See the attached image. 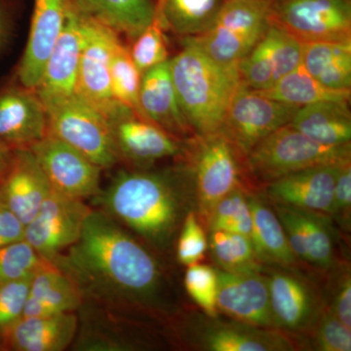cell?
<instances>
[{
    "instance_id": "6da1fadb",
    "label": "cell",
    "mask_w": 351,
    "mask_h": 351,
    "mask_svg": "<svg viewBox=\"0 0 351 351\" xmlns=\"http://www.w3.org/2000/svg\"><path fill=\"white\" fill-rule=\"evenodd\" d=\"M52 263L75 282L84 301L141 313L166 311L160 265L101 209H92L80 239Z\"/></svg>"
},
{
    "instance_id": "7a4b0ae2",
    "label": "cell",
    "mask_w": 351,
    "mask_h": 351,
    "mask_svg": "<svg viewBox=\"0 0 351 351\" xmlns=\"http://www.w3.org/2000/svg\"><path fill=\"white\" fill-rule=\"evenodd\" d=\"M101 211L157 248H167L195 202L186 164L161 171L121 170L95 196Z\"/></svg>"
},
{
    "instance_id": "3957f363",
    "label": "cell",
    "mask_w": 351,
    "mask_h": 351,
    "mask_svg": "<svg viewBox=\"0 0 351 351\" xmlns=\"http://www.w3.org/2000/svg\"><path fill=\"white\" fill-rule=\"evenodd\" d=\"M169 64L180 108L191 132L195 136L218 133L241 84L237 64L217 63L186 43Z\"/></svg>"
},
{
    "instance_id": "277c9868",
    "label": "cell",
    "mask_w": 351,
    "mask_h": 351,
    "mask_svg": "<svg viewBox=\"0 0 351 351\" xmlns=\"http://www.w3.org/2000/svg\"><path fill=\"white\" fill-rule=\"evenodd\" d=\"M351 160L350 144L329 147L318 144L290 123L258 142L244 159L249 174L269 184L299 171Z\"/></svg>"
},
{
    "instance_id": "5b68a950",
    "label": "cell",
    "mask_w": 351,
    "mask_h": 351,
    "mask_svg": "<svg viewBox=\"0 0 351 351\" xmlns=\"http://www.w3.org/2000/svg\"><path fill=\"white\" fill-rule=\"evenodd\" d=\"M274 0H226L206 32L182 38L217 63L235 66L260 41L271 24Z\"/></svg>"
},
{
    "instance_id": "8992f818",
    "label": "cell",
    "mask_w": 351,
    "mask_h": 351,
    "mask_svg": "<svg viewBox=\"0 0 351 351\" xmlns=\"http://www.w3.org/2000/svg\"><path fill=\"white\" fill-rule=\"evenodd\" d=\"M193 176L196 214L207 228L215 206L242 182L244 158L219 132L195 136L184 147Z\"/></svg>"
},
{
    "instance_id": "52a82bcc",
    "label": "cell",
    "mask_w": 351,
    "mask_h": 351,
    "mask_svg": "<svg viewBox=\"0 0 351 351\" xmlns=\"http://www.w3.org/2000/svg\"><path fill=\"white\" fill-rule=\"evenodd\" d=\"M48 134L63 141L101 167L119 162L112 124L78 94L44 101Z\"/></svg>"
},
{
    "instance_id": "ba28073f",
    "label": "cell",
    "mask_w": 351,
    "mask_h": 351,
    "mask_svg": "<svg viewBox=\"0 0 351 351\" xmlns=\"http://www.w3.org/2000/svg\"><path fill=\"white\" fill-rule=\"evenodd\" d=\"M299 108L272 100L241 82L228 105L219 132L245 159L263 138L290 123Z\"/></svg>"
},
{
    "instance_id": "9c48e42d",
    "label": "cell",
    "mask_w": 351,
    "mask_h": 351,
    "mask_svg": "<svg viewBox=\"0 0 351 351\" xmlns=\"http://www.w3.org/2000/svg\"><path fill=\"white\" fill-rule=\"evenodd\" d=\"M80 16L84 39L76 94L112 121L124 113L133 112L114 100L110 87V61L115 45L120 41L119 34L107 25Z\"/></svg>"
},
{
    "instance_id": "30bf717a",
    "label": "cell",
    "mask_w": 351,
    "mask_h": 351,
    "mask_svg": "<svg viewBox=\"0 0 351 351\" xmlns=\"http://www.w3.org/2000/svg\"><path fill=\"white\" fill-rule=\"evenodd\" d=\"M271 21L302 43L351 41V0H274Z\"/></svg>"
},
{
    "instance_id": "8fae6325",
    "label": "cell",
    "mask_w": 351,
    "mask_h": 351,
    "mask_svg": "<svg viewBox=\"0 0 351 351\" xmlns=\"http://www.w3.org/2000/svg\"><path fill=\"white\" fill-rule=\"evenodd\" d=\"M91 211L84 201L52 189L38 214L25 226V239L41 257L52 262L77 241Z\"/></svg>"
},
{
    "instance_id": "7c38bea8",
    "label": "cell",
    "mask_w": 351,
    "mask_h": 351,
    "mask_svg": "<svg viewBox=\"0 0 351 351\" xmlns=\"http://www.w3.org/2000/svg\"><path fill=\"white\" fill-rule=\"evenodd\" d=\"M29 149L53 191L80 200L100 193L103 169L63 141L47 134Z\"/></svg>"
},
{
    "instance_id": "4fadbf2b",
    "label": "cell",
    "mask_w": 351,
    "mask_h": 351,
    "mask_svg": "<svg viewBox=\"0 0 351 351\" xmlns=\"http://www.w3.org/2000/svg\"><path fill=\"white\" fill-rule=\"evenodd\" d=\"M293 269L280 267L267 277L274 328L295 336L313 332L325 306L315 286Z\"/></svg>"
},
{
    "instance_id": "5bb4252c",
    "label": "cell",
    "mask_w": 351,
    "mask_h": 351,
    "mask_svg": "<svg viewBox=\"0 0 351 351\" xmlns=\"http://www.w3.org/2000/svg\"><path fill=\"white\" fill-rule=\"evenodd\" d=\"M302 43L272 22L253 49L237 64L240 80L253 90L269 89L302 64Z\"/></svg>"
},
{
    "instance_id": "9a60e30c",
    "label": "cell",
    "mask_w": 351,
    "mask_h": 351,
    "mask_svg": "<svg viewBox=\"0 0 351 351\" xmlns=\"http://www.w3.org/2000/svg\"><path fill=\"white\" fill-rule=\"evenodd\" d=\"M218 272V311L253 326L276 329L267 276L258 272Z\"/></svg>"
},
{
    "instance_id": "2e32d148",
    "label": "cell",
    "mask_w": 351,
    "mask_h": 351,
    "mask_svg": "<svg viewBox=\"0 0 351 351\" xmlns=\"http://www.w3.org/2000/svg\"><path fill=\"white\" fill-rule=\"evenodd\" d=\"M71 8L69 0H34L29 38L16 71L17 83L22 86L34 90L38 87Z\"/></svg>"
},
{
    "instance_id": "e0dca14e",
    "label": "cell",
    "mask_w": 351,
    "mask_h": 351,
    "mask_svg": "<svg viewBox=\"0 0 351 351\" xmlns=\"http://www.w3.org/2000/svg\"><path fill=\"white\" fill-rule=\"evenodd\" d=\"M119 160L147 167L184 154L186 145L154 122L129 112L110 121Z\"/></svg>"
},
{
    "instance_id": "ac0fdd59",
    "label": "cell",
    "mask_w": 351,
    "mask_h": 351,
    "mask_svg": "<svg viewBox=\"0 0 351 351\" xmlns=\"http://www.w3.org/2000/svg\"><path fill=\"white\" fill-rule=\"evenodd\" d=\"M47 134V113L36 90L19 83L0 89V143L29 149Z\"/></svg>"
},
{
    "instance_id": "d6986e66",
    "label": "cell",
    "mask_w": 351,
    "mask_h": 351,
    "mask_svg": "<svg viewBox=\"0 0 351 351\" xmlns=\"http://www.w3.org/2000/svg\"><path fill=\"white\" fill-rule=\"evenodd\" d=\"M196 329L195 345L208 351H294L299 350L293 336L276 329H267L235 321L205 320Z\"/></svg>"
},
{
    "instance_id": "ffe728a7",
    "label": "cell",
    "mask_w": 351,
    "mask_h": 351,
    "mask_svg": "<svg viewBox=\"0 0 351 351\" xmlns=\"http://www.w3.org/2000/svg\"><path fill=\"white\" fill-rule=\"evenodd\" d=\"M343 163L317 166L284 176L267 184L265 195L276 204L331 217L335 184Z\"/></svg>"
},
{
    "instance_id": "44dd1931",
    "label": "cell",
    "mask_w": 351,
    "mask_h": 351,
    "mask_svg": "<svg viewBox=\"0 0 351 351\" xmlns=\"http://www.w3.org/2000/svg\"><path fill=\"white\" fill-rule=\"evenodd\" d=\"M83 39L82 17L71 8L63 32L46 62L43 76L36 88L43 103L76 93Z\"/></svg>"
},
{
    "instance_id": "7402d4cb",
    "label": "cell",
    "mask_w": 351,
    "mask_h": 351,
    "mask_svg": "<svg viewBox=\"0 0 351 351\" xmlns=\"http://www.w3.org/2000/svg\"><path fill=\"white\" fill-rule=\"evenodd\" d=\"M52 191L29 149L15 151L12 166L0 184V200L27 226Z\"/></svg>"
},
{
    "instance_id": "603a6c76",
    "label": "cell",
    "mask_w": 351,
    "mask_h": 351,
    "mask_svg": "<svg viewBox=\"0 0 351 351\" xmlns=\"http://www.w3.org/2000/svg\"><path fill=\"white\" fill-rule=\"evenodd\" d=\"M78 329L75 313L22 317L0 339V346L14 351H63L73 343Z\"/></svg>"
},
{
    "instance_id": "cb8c5ba5",
    "label": "cell",
    "mask_w": 351,
    "mask_h": 351,
    "mask_svg": "<svg viewBox=\"0 0 351 351\" xmlns=\"http://www.w3.org/2000/svg\"><path fill=\"white\" fill-rule=\"evenodd\" d=\"M169 60L143 73L138 101L144 119L181 138L193 132L180 108Z\"/></svg>"
},
{
    "instance_id": "d4e9b609",
    "label": "cell",
    "mask_w": 351,
    "mask_h": 351,
    "mask_svg": "<svg viewBox=\"0 0 351 351\" xmlns=\"http://www.w3.org/2000/svg\"><path fill=\"white\" fill-rule=\"evenodd\" d=\"M80 289L52 262L46 261L32 276L23 317H44L80 308Z\"/></svg>"
},
{
    "instance_id": "484cf974",
    "label": "cell",
    "mask_w": 351,
    "mask_h": 351,
    "mask_svg": "<svg viewBox=\"0 0 351 351\" xmlns=\"http://www.w3.org/2000/svg\"><path fill=\"white\" fill-rule=\"evenodd\" d=\"M248 201L252 215L251 241L258 260L262 263L294 269L299 260L289 244L274 208L263 195L250 191Z\"/></svg>"
},
{
    "instance_id": "4316f807",
    "label": "cell",
    "mask_w": 351,
    "mask_h": 351,
    "mask_svg": "<svg viewBox=\"0 0 351 351\" xmlns=\"http://www.w3.org/2000/svg\"><path fill=\"white\" fill-rule=\"evenodd\" d=\"M76 12L127 38H137L156 19L152 0H69Z\"/></svg>"
},
{
    "instance_id": "83f0119b",
    "label": "cell",
    "mask_w": 351,
    "mask_h": 351,
    "mask_svg": "<svg viewBox=\"0 0 351 351\" xmlns=\"http://www.w3.org/2000/svg\"><path fill=\"white\" fill-rule=\"evenodd\" d=\"M291 125L320 145L350 144V101H323L300 108Z\"/></svg>"
},
{
    "instance_id": "f1b7e54d",
    "label": "cell",
    "mask_w": 351,
    "mask_h": 351,
    "mask_svg": "<svg viewBox=\"0 0 351 351\" xmlns=\"http://www.w3.org/2000/svg\"><path fill=\"white\" fill-rule=\"evenodd\" d=\"M226 0H159L156 20L164 31L193 38L213 24Z\"/></svg>"
},
{
    "instance_id": "f546056e",
    "label": "cell",
    "mask_w": 351,
    "mask_h": 351,
    "mask_svg": "<svg viewBox=\"0 0 351 351\" xmlns=\"http://www.w3.org/2000/svg\"><path fill=\"white\" fill-rule=\"evenodd\" d=\"M258 92L272 100L300 108L323 101H350L351 95V90H335L321 84L302 64L269 89Z\"/></svg>"
},
{
    "instance_id": "4dcf8cb0",
    "label": "cell",
    "mask_w": 351,
    "mask_h": 351,
    "mask_svg": "<svg viewBox=\"0 0 351 351\" xmlns=\"http://www.w3.org/2000/svg\"><path fill=\"white\" fill-rule=\"evenodd\" d=\"M306 249V262L316 269L331 270L337 267L335 232L329 215L295 208Z\"/></svg>"
},
{
    "instance_id": "1f68e13d",
    "label": "cell",
    "mask_w": 351,
    "mask_h": 351,
    "mask_svg": "<svg viewBox=\"0 0 351 351\" xmlns=\"http://www.w3.org/2000/svg\"><path fill=\"white\" fill-rule=\"evenodd\" d=\"M208 248L219 269L230 272H258L263 263L258 260L249 237L228 230H209Z\"/></svg>"
},
{
    "instance_id": "d6a6232c",
    "label": "cell",
    "mask_w": 351,
    "mask_h": 351,
    "mask_svg": "<svg viewBox=\"0 0 351 351\" xmlns=\"http://www.w3.org/2000/svg\"><path fill=\"white\" fill-rule=\"evenodd\" d=\"M110 73V87L114 100L143 117L138 101L142 73L134 64L129 48L121 40L113 50Z\"/></svg>"
},
{
    "instance_id": "836d02e7",
    "label": "cell",
    "mask_w": 351,
    "mask_h": 351,
    "mask_svg": "<svg viewBox=\"0 0 351 351\" xmlns=\"http://www.w3.org/2000/svg\"><path fill=\"white\" fill-rule=\"evenodd\" d=\"M248 193L246 186H240L221 198L212 212L208 230H228L251 239L252 215Z\"/></svg>"
},
{
    "instance_id": "e575fe53",
    "label": "cell",
    "mask_w": 351,
    "mask_h": 351,
    "mask_svg": "<svg viewBox=\"0 0 351 351\" xmlns=\"http://www.w3.org/2000/svg\"><path fill=\"white\" fill-rule=\"evenodd\" d=\"M25 239L0 248V282L32 278L46 262Z\"/></svg>"
},
{
    "instance_id": "d590c367",
    "label": "cell",
    "mask_w": 351,
    "mask_h": 351,
    "mask_svg": "<svg viewBox=\"0 0 351 351\" xmlns=\"http://www.w3.org/2000/svg\"><path fill=\"white\" fill-rule=\"evenodd\" d=\"M163 27L156 19L133 39L130 51L132 60L141 73L149 71L169 60Z\"/></svg>"
},
{
    "instance_id": "8d00e7d4",
    "label": "cell",
    "mask_w": 351,
    "mask_h": 351,
    "mask_svg": "<svg viewBox=\"0 0 351 351\" xmlns=\"http://www.w3.org/2000/svg\"><path fill=\"white\" fill-rule=\"evenodd\" d=\"M184 287L189 297L210 318L218 316L217 292L218 272L207 265H189L184 274Z\"/></svg>"
},
{
    "instance_id": "74e56055",
    "label": "cell",
    "mask_w": 351,
    "mask_h": 351,
    "mask_svg": "<svg viewBox=\"0 0 351 351\" xmlns=\"http://www.w3.org/2000/svg\"><path fill=\"white\" fill-rule=\"evenodd\" d=\"M208 239L204 226L195 210L191 209L184 217L177 241V258L180 263L189 265L198 263L204 258Z\"/></svg>"
},
{
    "instance_id": "f35d334b",
    "label": "cell",
    "mask_w": 351,
    "mask_h": 351,
    "mask_svg": "<svg viewBox=\"0 0 351 351\" xmlns=\"http://www.w3.org/2000/svg\"><path fill=\"white\" fill-rule=\"evenodd\" d=\"M313 348L318 351H350V328L325 307L313 330Z\"/></svg>"
},
{
    "instance_id": "ab89813d",
    "label": "cell",
    "mask_w": 351,
    "mask_h": 351,
    "mask_svg": "<svg viewBox=\"0 0 351 351\" xmlns=\"http://www.w3.org/2000/svg\"><path fill=\"white\" fill-rule=\"evenodd\" d=\"M31 279L0 282V339L23 317Z\"/></svg>"
},
{
    "instance_id": "60d3db41",
    "label": "cell",
    "mask_w": 351,
    "mask_h": 351,
    "mask_svg": "<svg viewBox=\"0 0 351 351\" xmlns=\"http://www.w3.org/2000/svg\"><path fill=\"white\" fill-rule=\"evenodd\" d=\"M351 211V160L346 161L339 168L334 195L331 218H335L346 230L350 228Z\"/></svg>"
},
{
    "instance_id": "b9f144b4",
    "label": "cell",
    "mask_w": 351,
    "mask_h": 351,
    "mask_svg": "<svg viewBox=\"0 0 351 351\" xmlns=\"http://www.w3.org/2000/svg\"><path fill=\"white\" fill-rule=\"evenodd\" d=\"M330 311L343 325L351 328V278L350 270H345L332 290Z\"/></svg>"
},
{
    "instance_id": "7bdbcfd3",
    "label": "cell",
    "mask_w": 351,
    "mask_h": 351,
    "mask_svg": "<svg viewBox=\"0 0 351 351\" xmlns=\"http://www.w3.org/2000/svg\"><path fill=\"white\" fill-rule=\"evenodd\" d=\"M25 226L0 200V248L25 239Z\"/></svg>"
},
{
    "instance_id": "ee69618b",
    "label": "cell",
    "mask_w": 351,
    "mask_h": 351,
    "mask_svg": "<svg viewBox=\"0 0 351 351\" xmlns=\"http://www.w3.org/2000/svg\"><path fill=\"white\" fill-rule=\"evenodd\" d=\"M13 0H0V52L6 47L13 31Z\"/></svg>"
},
{
    "instance_id": "f6af8a7d",
    "label": "cell",
    "mask_w": 351,
    "mask_h": 351,
    "mask_svg": "<svg viewBox=\"0 0 351 351\" xmlns=\"http://www.w3.org/2000/svg\"><path fill=\"white\" fill-rule=\"evenodd\" d=\"M15 151L12 147L0 143V184L5 179L12 166Z\"/></svg>"
}]
</instances>
